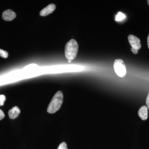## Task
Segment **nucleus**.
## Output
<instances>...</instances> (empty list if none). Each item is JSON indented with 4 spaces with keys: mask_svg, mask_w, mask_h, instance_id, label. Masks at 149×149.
<instances>
[{
    "mask_svg": "<svg viewBox=\"0 0 149 149\" xmlns=\"http://www.w3.org/2000/svg\"><path fill=\"white\" fill-rule=\"evenodd\" d=\"M63 95L61 91L57 92L54 95L47 108L49 113H54L57 111L61 107L63 102Z\"/></svg>",
    "mask_w": 149,
    "mask_h": 149,
    "instance_id": "1",
    "label": "nucleus"
},
{
    "mask_svg": "<svg viewBox=\"0 0 149 149\" xmlns=\"http://www.w3.org/2000/svg\"><path fill=\"white\" fill-rule=\"evenodd\" d=\"M78 51V45L77 41L71 39L68 42L65 47V57L68 59L72 61L76 58Z\"/></svg>",
    "mask_w": 149,
    "mask_h": 149,
    "instance_id": "2",
    "label": "nucleus"
},
{
    "mask_svg": "<svg viewBox=\"0 0 149 149\" xmlns=\"http://www.w3.org/2000/svg\"><path fill=\"white\" fill-rule=\"evenodd\" d=\"M113 68L116 74L120 77H123L126 73V68L124 61L121 59L115 60Z\"/></svg>",
    "mask_w": 149,
    "mask_h": 149,
    "instance_id": "3",
    "label": "nucleus"
},
{
    "mask_svg": "<svg viewBox=\"0 0 149 149\" xmlns=\"http://www.w3.org/2000/svg\"><path fill=\"white\" fill-rule=\"evenodd\" d=\"M128 42L132 48L138 50L141 49V40L139 38L134 35H128Z\"/></svg>",
    "mask_w": 149,
    "mask_h": 149,
    "instance_id": "4",
    "label": "nucleus"
},
{
    "mask_svg": "<svg viewBox=\"0 0 149 149\" xmlns=\"http://www.w3.org/2000/svg\"><path fill=\"white\" fill-rule=\"evenodd\" d=\"M16 14L11 10H7L3 12L2 17L3 19L6 21H10L13 20L16 17Z\"/></svg>",
    "mask_w": 149,
    "mask_h": 149,
    "instance_id": "5",
    "label": "nucleus"
},
{
    "mask_svg": "<svg viewBox=\"0 0 149 149\" xmlns=\"http://www.w3.org/2000/svg\"><path fill=\"white\" fill-rule=\"evenodd\" d=\"M56 8L55 5L50 4L40 11V15L42 16H47L49 14L52 13Z\"/></svg>",
    "mask_w": 149,
    "mask_h": 149,
    "instance_id": "6",
    "label": "nucleus"
},
{
    "mask_svg": "<svg viewBox=\"0 0 149 149\" xmlns=\"http://www.w3.org/2000/svg\"><path fill=\"white\" fill-rule=\"evenodd\" d=\"M138 114L142 120H147L148 118V109L147 107L145 106L141 107L138 111Z\"/></svg>",
    "mask_w": 149,
    "mask_h": 149,
    "instance_id": "7",
    "label": "nucleus"
},
{
    "mask_svg": "<svg viewBox=\"0 0 149 149\" xmlns=\"http://www.w3.org/2000/svg\"><path fill=\"white\" fill-rule=\"evenodd\" d=\"M20 113V110L19 108L18 107L15 106L9 111V116L11 119H14L18 116Z\"/></svg>",
    "mask_w": 149,
    "mask_h": 149,
    "instance_id": "8",
    "label": "nucleus"
},
{
    "mask_svg": "<svg viewBox=\"0 0 149 149\" xmlns=\"http://www.w3.org/2000/svg\"><path fill=\"white\" fill-rule=\"evenodd\" d=\"M126 17V16L122 13L119 12L118 13L117 15L116 16L115 20L116 21H120L122 20L123 19H124Z\"/></svg>",
    "mask_w": 149,
    "mask_h": 149,
    "instance_id": "9",
    "label": "nucleus"
},
{
    "mask_svg": "<svg viewBox=\"0 0 149 149\" xmlns=\"http://www.w3.org/2000/svg\"><path fill=\"white\" fill-rule=\"evenodd\" d=\"M8 56V53L6 51L0 49V56L3 58H7Z\"/></svg>",
    "mask_w": 149,
    "mask_h": 149,
    "instance_id": "10",
    "label": "nucleus"
},
{
    "mask_svg": "<svg viewBox=\"0 0 149 149\" xmlns=\"http://www.w3.org/2000/svg\"><path fill=\"white\" fill-rule=\"evenodd\" d=\"M6 100V98L4 95H0V106L3 105Z\"/></svg>",
    "mask_w": 149,
    "mask_h": 149,
    "instance_id": "11",
    "label": "nucleus"
},
{
    "mask_svg": "<svg viewBox=\"0 0 149 149\" xmlns=\"http://www.w3.org/2000/svg\"><path fill=\"white\" fill-rule=\"evenodd\" d=\"M57 149H68L66 143L65 142H63L59 146Z\"/></svg>",
    "mask_w": 149,
    "mask_h": 149,
    "instance_id": "12",
    "label": "nucleus"
},
{
    "mask_svg": "<svg viewBox=\"0 0 149 149\" xmlns=\"http://www.w3.org/2000/svg\"><path fill=\"white\" fill-rule=\"evenodd\" d=\"M37 67H38V65L36 64H30L29 65H27V66L24 67V69H32V68H36Z\"/></svg>",
    "mask_w": 149,
    "mask_h": 149,
    "instance_id": "13",
    "label": "nucleus"
},
{
    "mask_svg": "<svg viewBox=\"0 0 149 149\" xmlns=\"http://www.w3.org/2000/svg\"><path fill=\"white\" fill-rule=\"evenodd\" d=\"M5 117V114L2 110L0 109V120H2Z\"/></svg>",
    "mask_w": 149,
    "mask_h": 149,
    "instance_id": "14",
    "label": "nucleus"
},
{
    "mask_svg": "<svg viewBox=\"0 0 149 149\" xmlns=\"http://www.w3.org/2000/svg\"><path fill=\"white\" fill-rule=\"evenodd\" d=\"M146 104L147 108L149 110V93L148 94L146 99Z\"/></svg>",
    "mask_w": 149,
    "mask_h": 149,
    "instance_id": "15",
    "label": "nucleus"
},
{
    "mask_svg": "<svg viewBox=\"0 0 149 149\" xmlns=\"http://www.w3.org/2000/svg\"><path fill=\"white\" fill-rule=\"evenodd\" d=\"M131 50L132 52H133V54H138V52H139V50L136 49H133V48H131Z\"/></svg>",
    "mask_w": 149,
    "mask_h": 149,
    "instance_id": "16",
    "label": "nucleus"
},
{
    "mask_svg": "<svg viewBox=\"0 0 149 149\" xmlns=\"http://www.w3.org/2000/svg\"><path fill=\"white\" fill-rule=\"evenodd\" d=\"M147 43H148V46L149 49V34L148 36V38H147Z\"/></svg>",
    "mask_w": 149,
    "mask_h": 149,
    "instance_id": "17",
    "label": "nucleus"
},
{
    "mask_svg": "<svg viewBox=\"0 0 149 149\" xmlns=\"http://www.w3.org/2000/svg\"><path fill=\"white\" fill-rule=\"evenodd\" d=\"M147 2H148V5L149 6V0H148V1H147Z\"/></svg>",
    "mask_w": 149,
    "mask_h": 149,
    "instance_id": "18",
    "label": "nucleus"
},
{
    "mask_svg": "<svg viewBox=\"0 0 149 149\" xmlns=\"http://www.w3.org/2000/svg\"><path fill=\"white\" fill-rule=\"evenodd\" d=\"M68 62H71V61H70V60H68Z\"/></svg>",
    "mask_w": 149,
    "mask_h": 149,
    "instance_id": "19",
    "label": "nucleus"
}]
</instances>
